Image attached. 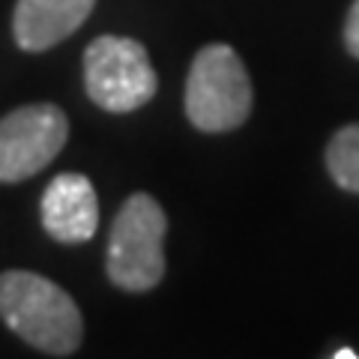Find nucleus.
Returning a JSON list of instances; mask_svg holds the SVG:
<instances>
[{
    "mask_svg": "<svg viewBox=\"0 0 359 359\" xmlns=\"http://www.w3.org/2000/svg\"><path fill=\"white\" fill-rule=\"evenodd\" d=\"M0 318L30 347L48 356H72L84 339L75 299L51 278L27 269L0 273Z\"/></svg>",
    "mask_w": 359,
    "mask_h": 359,
    "instance_id": "nucleus-1",
    "label": "nucleus"
},
{
    "mask_svg": "<svg viewBox=\"0 0 359 359\" xmlns=\"http://www.w3.org/2000/svg\"><path fill=\"white\" fill-rule=\"evenodd\" d=\"M165 231L162 204L147 192L126 198L108 237V278L120 290L144 294L165 276Z\"/></svg>",
    "mask_w": 359,
    "mask_h": 359,
    "instance_id": "nucleus-2",
    "label": "nucleus"
},
{
    "mask_svg": "<svg viewBox=\"0 0 359 359\" xmlns=\"http://www.w3.org/2000/svg\"><path fill=\"white\" fill-rule=\"evenodd\" d=\"M252 111V78L231 45H207L192 60L186 114L201 132H228Z\"/></svg>",
    "mask_w": 359,
    "mask_h": 359,
    "instance_id": "nucleus-3",
    "label": "nucleus"
},
{
    "mask_svg": "<svg viewBox=\"0 0 359 359\" xmlns=\"http://www.w3.org/2000/svg\"><path fill=\"white\" fill-rule=\"evenodd\" d=\"M84 87L99 108L126 114L150 102L159 78L141 42L126 36H99L84 51Z\"/></svg>",
    "mask_w": 359,
    "mask_h": 359,
    "instance_id": "nucleus-4",
    "label": "nucleus"
},
{
    "mask_svg": "<svg viewBox=\"0 0 359 359\" xmlns=\"http://www.w3.org/2000/svg\"><path fill=\"white\" fill-rule=\"evenodd\" d=\"M69 138V120L51 102L15 108L0 120V183H21L48 168Z\"/></svg>",
    "mask_w": 359,
    "mask_h": 359,
    "instance_id": "nucleus-5",
    "label": "nucleus"
},
{
    "mask_svg": "<svg viewBox=\"0 0 359 359\" xmlns=\"http://www.w3.org/2000/svg\"><path fill=\"white\" fill-rule=\"evenodd\" d=\"M42 224L57 243L78 245L99 228L96 189L84 174H57L42 195Z\"/></svg>",
    "mask_w": 359,
    "mask_h": 359,
    "instance_id": "nucleus-6",
    "label": "nucleus"
},
{
    "mask_svg": "<svg viewBox=\"0 0 359 359\" xmlns=\"http://www.w3.org/2000/svg\"><path fill=\"white\" fill-rule=\"evenodd\" d=\"M93 6L96 0H18L13 15L15 42L25 51H48L72 36Z\"/></svg>",
    "mask_w": 359,
    "mask_h": 359,
    "instance_id": "nucleus-7",
    "label": "nucleus"
},
{
    "mask_svg": "<svg viewBox=\"0 0 359 359\" xmlns=\"http://www.w3.org/2000/svg\"><path fill=\"white\" fill-rule=\"evenodd\" d=\"M327 168L341 189L359 195V123L341 126L332 135L327 147Z\"/></svg>",
    "mask_w": 359,
    "mask_h": 359,
    "instance_id": "nucleus-8",
    "label": "nucleus"
},
{
    "mask_svg": "<svg viewBox=\"0 0 359 359\" xmlns=\"http://www.w3.org/2000/svg\"><path fill=\"white\" fill-rule=\"evenodd\" d=\"M344 45L359 60V0H353L351 13H347V21H344Z\"/></svg>",
    "mask_w": 359,
    "mask_h": 359,
    "instance_id": "nucleus-9",
    "label": "nucleus"
},
{
    "mask_svg": "<svg viewBox=\"0 0 359 359\" xmlns=\"http://www.w3.org/2000/svg\"><path fill=\"white\" fill-rule=\"evenodd\" d=\"M335 359H356V351H347V347L344 351H335Z\"/></svg>",
    "mask_w": 359,
    "mask_h": 359,
    "instance_id": "nucleus-10",
    "label": "nucleus"
}]
</instances>
